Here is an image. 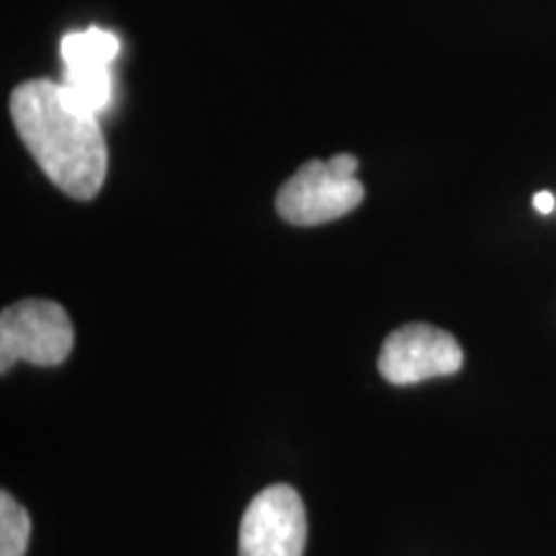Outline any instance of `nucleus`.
<instances>
[{
    "label": "nucleus",
    "instance_id": "f257e3e1",
    "mask_svg": "<svg viewBox=\"0 0 556 556\" xmlns=\"http://www.w3.org/2000/svg\"><path fill=\"white\" fill-rule=\"evenodd\" d=\"M11 116L21 142L62 193L90 201L101 191L109 152L99 116L70 106L60 83H21L11 93Z\"/></svg>",
    "mask_w": 556,
    "mask_h": 556
},
{
    "label": "nucleus",
    "instance_id": "f03ea898",
    "mask_svg": "<svg viewBox=\"0 0 556 556\" xmlns=\"http://www.w3.org/2000/svg\"><path fill=\"white\" fill-rule=\"evenodd\" d=\"M75 330L67 312L50 299H24L0 315V371L18 361L34 366H60L70 356Z\"/></svg>",
    "mask_w": 556,
    "mask_h": 556
},
{
    "label": "nucleus",
    "instance_id": "7ed1b4c3",
    "mask_svg": "<svg viewBox=\"0 0 556 556\" xmlns=\"http://www.w3.org/2000/svg\"><path fill=\"white\" fill-rule=\"evenodd\" d=\"M364 201L358 178L338 176L328 160H309L281 186L276 212L289 225L315 227L351 214Z\"/></svg>",
    "mask_w": 556,
    "mask_h": 556
},
{
    "label": "nucleus",
    "instance_id": "20e7f679",
    "mask_svg": "<svg viewBox=\"0 0 556 556\" xmlns=\"http://www.w3.org/2000/svg\"><path fill=\"white\" fill-rule=\"evenodd\" d=\"M307 513L294 486L258 492L240 523V556H304Z\"/></svg>",
    "mask_w": 556,
    "mask_h": 556
},
{
    "label": "nucleus",
    "instance_id": "39448f33",
    "mask_svg": "<svg viewBox=\"0 0 556 556\" xmlns=\"http://www.w3.org/2000/svg\"><path fill=\"white\" fill-rule=\"evenodd\" d=\"M462 364L464 351L458 340L446 330L420 323L394 330L379 353L381 377L397 387L451 377Z\"/></svg>",
    "mask_w": 556,
    "mask_h": 556
},
{
    "label": "nucleus",
    "instance_id": "423d86ee",
    "mask_svg": "<svg viewBox=\"0 0 556 556\" xmlns=\"http://www.w3.org/2000/svg\"><path fill=\"white\" fill-rule=\"evenodd\" d=\"M60 54L65 60L62 96L75 111L99 116L111 101V62L119 54V37L99 26L73 31L62 39Z\"/></svg>",
    "mask_w": 556,
    "mask_h": 556
},
{
    "label": "nucleus",
    "instance_id": "0eeeda50",
    "mask_svg": "<svg viewBox=\"0 0 556 556\" xmlns=\"http://www.w3.org/2000/svg\"><path fill=\"white\" fill-rule=\"evenodd\" d=\"M31 518L9 492H0V556H26Z\"/></svg>",
    "mask_w": 556,
    "mask_h": 556
},
{
    "label": "nucleus",
    "instance_id": "6e6552de",
    "mask_svg": "<svg viewBox=\"0 0 556 556\" xmlns=\"http://www.w3.org/2000/svg\"><path fill=\"white\" fill-rule=\"evenodd\" d=\"M328 163H330V168L338 173V176L356 178V170H358V160H356V155H348V152H340V155L330 157Z\"/></svg>",
    "mask_w": 556,
    "mask_h": 556
},
{
    "label": "nucleus",
    "instance_id": "1a4fd4ad",
    "mask_svg": "<svg viewBox=\"0 0 556 556\" xmlns=\"http://www.w3.org/2000/svg\"><path fill=\"white\" fill-rule=\"evenodd\" d=\"M533 206H536V212H539V214H548V212H554V206H556L554 193H548V191H539L536 197H533Z\"/></svg>",
    "mask_w": 556,
    "mask_h": 556
}]
</instances>
